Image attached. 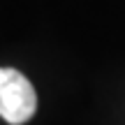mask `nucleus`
<instances>
[{"mask_svg": "<svg viewBox=\"0 0 125 125\" xmlns=\"http://www.w3.org/2000/svg\"><path fill=\"white\" fill-rule=\"evenodd\" d=\"M37 111V93L26 74L0 67V118L9 125L28 123Z\"/></svg>", "mask_w": 125, "mask_h": 125, "instance_id": "obj_1", "label": "nucleus"}]
</instances>
